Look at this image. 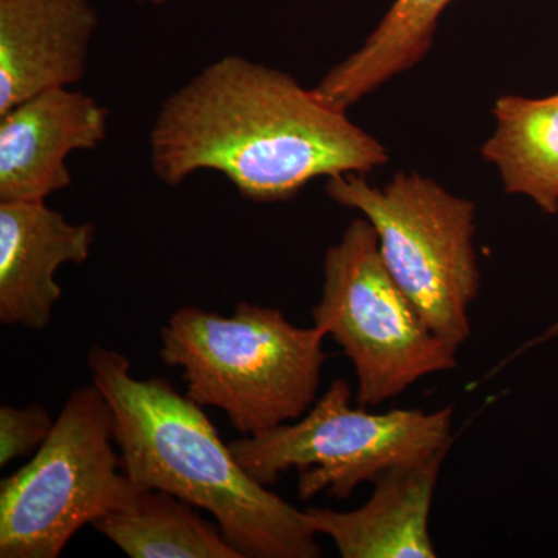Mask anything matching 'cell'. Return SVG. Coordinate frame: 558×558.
<instances>
[{
	"mask_svg": "<svg viewBox=\"0 0 558 558\" xmlns=\"http://www.w3.org/2000/svg\"><path fill=\"white\" fill-rule=\"evenodd\" d=\"M150 168L178 186L220 172L244 199L274 204L318 178L387 163L379 140L281 70L227 54L161 105L149 132Z\"/></svg>",
	"mask_w": 558,
	"mask_h": 558,
	"instance_id": "6da1fadb",
	"label": "cell"
},
{
	"mask_svg": "<svg viewBox=\"0 0 558 558\" xmlns=\"http://www.w3.org/2000/svg\"><path fill=\"white\" fill-rule=\"evenodd\" d=\"M87 366L112 410L121 470L135 486L207 510L244 558L322 557L306 512L245 472L204 407L163 377L138 379L112 349L92 348Z\"/></svg>",
	"mask_w": 558,
	"mask_h": 558,
	"instance_id": "7a4b0ae2",
	"label": "cell"
},
{
	"mask_svg": "<svg viewBox=\"0 0 558 558\" xmlns=\"http://www.w3.org/2000/svg\"><path fill=\"white\" fill-rule=\"evenodd\" d=\"M160 333V357L182 369L185 395L222 410L242 436L296 421L318 399L325 332L275 307L241 301L231 317L180 307Z\"/></svg>",
	"mask_w": 558,
	"mask_h": 558,
	"instance_id": "3957f363",
	"label": "cell"
},
{
	"mask_svg": "<svg viewBox=\"0 0 558 558\" xmlns=\"http://www.w3.org/2000/svg\"><path fill=\"white\" fill-rule=\"evenodd\" d=\"M326 193L341 207L362 213L400 289L429 328L462 347L472 332L470 307L481 284L473 247L475 204L416 172H400L384 189L355 172L333 175Z\"/></svg>",
	"mask_w": 558,
	"mask_h": 558,
	"instance_id": "277c9868",
	"label": "cell"
},
{
	"mask_svg": "<svg viewBox=\"0 0 558 558\" xmlns=\"http://www.w3.org/2000/svg\"><path fill=\"white\" fill-rule=\"evenodd\" d=\"M323 277L312 319L351 360L359 407L376 409L424 377L458 368L459 347L429 328L391 277L368 220H352L330 245Z\"/></svg>",
	"mask_w": 558,
	"mask_h": 558,
	"instance_id": "5b68a950",
	"label": "cell"
},
{
	"mask_svg": "<svg viewBox=\"0 0 558 558\" xmlns=\"http://www.w3.org/2000/svg\"><path fill=\"white\" fill-rule=\"evenodd\" d=\"M100 389H75L35 457L0 483V557L58 558L73 535L142 488L121 470Z\"/></svg>",
	"mask_w": 558,
	"mask_h": 558,
	"instance_id": "8992f818",
	"label": "cell"
},
{
	"mask_svg": "<svg viewBox=\"0 0 558 558\" xmlns=\"http://www.w3.org/2000/svg\"><path fill=\"white\" fill-rule=\"evenodd\" d=\"M352 389L336 379L304 416L259 436L231 440L230 449L248 475L274 486L299 470V497H351L360 484L388 470L432 457L453 442V407L432 411L395 409L371 413L352 407Z\"/></svg>",
	"mask_w": 558,
	"mask_h": 558,
	"instance_id": "52a82bcc",
	"label": "cell"
},
{
	"mask_svg": "<svg viewBox=\"0 0 558 558\" xmlns=\"http://www.w3.org/2000/svg\"><path fill=\"white\" fill-rule=\"evenodd\" d=\"M109 110L70 87L35 95L0 116V202H46L69 189L70 154L98 148Z\"/></svg>",
	"mask_w": 558,
	"mask_h": 558,
	"instance_id": "ba28073f",
	"label": "cell"
},
{
	"mask_svg": "<svg viewBox=\"0 0 558 558\" xmlns=\"http://www.w3.org/2000/svg\"><path fill=\"white\" fill-rule=\"evenodd\" d=\"M92 222L72 223L46 202H0V323L40 330L62 296L57 271L86 263Z\"/></svg>",
	"mask_w": 558,
	"mask_h": 558,
	"instance_id": "9c48e42d",
	"label": "cell"
},
{
	"mask_svg": "<svg viewBox=\"0 0 558 558\" xmlns=\"http://www.w3.org/2000/svg\"><path fill=\"white\" fill-rule=\"evenodd\" d=\"M98 22L89 0H0V116L80 83Z\"/></svg>",
	"mask_w": 558,
	"mask_h": 558,
	"instance_id": "30bf717a",
	"label": "cell"
},
{
	"mask_svg": "<svg viewBox=\"0 0 558 558\" xmlns=\"http://www.w3.org/2000/svg\"><path fill=\"white\" fill-rule=\"evenodd\" d=\"M451 446L385 472L359 509L304 510L311 527L332 539L343 558H435L429 515Z\"/></svg>",
	"mask_w": 558,
	"mask_h": 558,
	"instance_id": "8fae6325",
	"label": "cell"
},
{
	"mask_svg": "<svg viewBox=\"0 0 558 558\" xmlns=\"http://www.w3.org/2000/svg\"><path fill=\"white\" fill-rule=\"evenodd\" d=\"M453 0H396L362 49L329 70L314 92L348 110L371 92L422 61L442 11Z\"/></svg>",
	"mask_w": 558,
	"mask_h": 558,
	"instance_id": "7c38bea8",
	"label": "cell"
},
{
	"mask_svg": "<svg viewBox=\"0 0 558 558\" xmlns=\"http://www.w3.org/2000/svg\"><path fill=\"white\" fill-rule=\"evenodd\" d=\"M497 130L483 146L506 193L531 197L546 215L558 213V94L506 95L494 106Z\"/></svg>",
	"mask_w": 558,
	"mask_h": 558,
	"instance_id": "4fadbf2b",
	"label": "cell"
},
{
	"mask_svg": "<svg viewBox=\"0 0 558 558\" xmlns=\"http://www.w3.org/2000/svg\"><path fill=\"white\" fill-rule=\"evenodd\" d=\"M167 492L142 488L92 526L131 558H244L219 524Z\"/></svg>",
	"mask_w": 558,
	"mask_h": 558,
	"instance_id": "5bb4252c",
	"label": "cell"
},
{
	"mask_svg": "<svg viewBox=\"0 0 558 558\" xmlns=\"http://www.w3.org/2000/svg\"><path fill=\"white\" fill-rule=\"evenodd\" d=\"M54 422L39 403L25 409H0V468L36 451L49 438Z\"/></svg>",
	"mask_w": 558,
	"mask_h": 558,
	"instance_id": "9a60e30c",
	"label": "cell"
},
{
	"mask_svg": "<svg viewBox=\"0 0 558 558\" xmlns=\"http://www.w3.org/2000/svg\"><path fill=\"white\" fill-rule=\"evenodd\" d=\"M558 337V322L554 323V325H550L548 329L545 330V332L542 333V336L537 337V339L529 341V343L524 344L523 348L519 349V354H523L524 351H527V349L537 347V344L546 343V341L557 339Z\"/></svg>",
	"mask_w": 558,
	"mask_h": 558,
	"instance_id": "2e32d148",
	"label": "cell"
},
{
	"mask_svg": "<svg viewBox=\"0 0 558 558\" xmlns=\"http://www.w3.org/2000/svg\"><path fill=\"white\" fill-rule=\"evenodd\" d=\"M153 5H161V3L170 2V0H149Z\"/></svg>",
	"mask_w": 558,
	"mask_h": 558,
	"instance_id": "e0dca14e",
	"label": "cell"
}]
</instances>
